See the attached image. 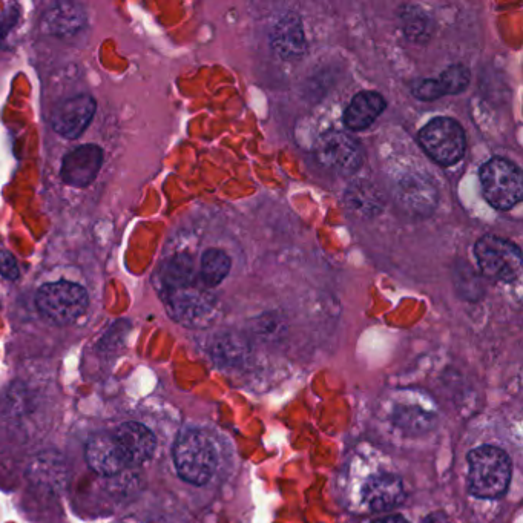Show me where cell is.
Returning <instances> with one entry per match:
<instances>
[{
	"label": "cell",
	"mask_w": 523,
	"mask_h": 523,
	"mask_svg": "<svg viewBox=\"0 0 523 523\" xmlns=\"http://www.w3.org/2000/svg\"><path fill=\"white\" fill-rule=\"evenodd\" d=\"M468 485L471 494L481 499H497L508 490L511 479V461L502 448H476L468 454Z\"/></svg>",
	"instance_id": "1"
},
{
	"label": "cell",
	"mask_w": 523,
	"mask_h": 523,
	"mask_svg": "<svg viewBox=\"0 0 523 523\" xmlns=\"http://www.w3.org/2000/svg\"><path fill=\"white\" fill-rule=\"evenodd\" d=\"M174 461L181 479L189 484L204 485L217 467L214 442L203 431H185L175 442Z\"/></svg>",
	"instance_id": "2"
},
{
	"label": "cell",
	"mask_w": 523,
	"mask_h": 523,
	"mask_svg": "<svg viewBox=\"0 0 523 523\" xmlns=\"http://www.w3.org/2000/svg\"><path fill=\"white\" fill-rule=\"evenodd\" d=\"M36 304L39 312L51 323L68 326L86 312L89 297L85 287L70 281H57L37 290Z\"/></svg>",
	"instance_id": "3"
},
{
	"label": "cell",
	"mask_w": 523,
	"mask_h": 523,
	"mask_svg": "<svg viewBox=\"0 0 523 523\" xmlns=\"http://www.w3.org/2000/svg\"><path fill=\"white\" fill-rule=\"evenodd\" d=\"M162 297L169 316L181 326L206 329L217 320V300L197 286L169 290L163 292Z\"/></svg>",
	"instance_id": "4"
},
{
	"label": "cell",
	"mask_w": 523,
	"mask_h": 523,
	"mask_svg": "<svg viewBox=\"0 0 523 523\" xmlns=\"http://www.w3.org/2000/svg\"><path fill=\"white\" fill-rule=\"evenodd\" d=\"M474 255L488 280L513 283L522 274V252L505 238L484 235L474 246Z\"/></svg>",
	"instance_id": "5"
},
{
	"label": "cell",
	"mask_w": 523,
	"mask_h": 523,
	"mask_svg": "<svg viewBox=\"0 0 523 523\" xmlns=\"http://www.w3.org/2000/svg\"><path fill=\"white\" fill-rule=\"evenodd\" d=\"M419 143L425 154L441 166L461 162L467 148L464 129L450 117H438L427 123L419 132Z\"/></svg>",
	"instance_id": "6"
},
{
	"label": "cell",
	"mask_w": 523,
	"mask_h": 523,
	"mask_svg": "<svg viewBox=\"0 0 523 523\" xmlns=\"http://www.w3.org/2000/svg\"><path fill=\"white\" fill-rule=\"evenodd\" d=\"M484 197L499 211L513 209L522 200V172L510 160L493 158L481 169Z\"/></svg>",
	"instance_id": "7"
},
{
	"label": "cell",
	"mask_w": 523,
	"mask_h": 523,
	"mask_svg": "<svg viewBox=\"0 0 523 523\" xmlns=\"http://www.w3.org/2000/svg\"><path fill=\"white\" fill-rule=\"evenodd\" d=\"M315 157L324 168L341 174H352L361 168V145L344 132H327L315 145Z\"/></svg>",
	"instance_id": "8"
},
{
	"label": "cell",
	"mask_w": 523,
	"mask_h": 523,
	"mask_svg": "<svg viewBox=\"0 0 523 523\" xmlns=\"http://www.w3.org/2000/svg\"><path fill=\"white\" fill-rule=\"evenodd\" d=\"M96 109V99L89 94H79L63 100L51 114V126L63 139H79L93 122Z\"/></svg>",
	"instance_id": "9"
},
{
	"label": "cell",
	"mask_w": 523,
	"mask_h": 523,
	"mask_svg": "<svg viewBox=\"0 0 523 523\" xmlns=\"http://www.w3.org/2000/svg\"><path fill=\"white\" fill-rule=\"evenodd\" d=\"M103 149L99 145H82L66 154L60 166V177L66 185L88 188L93 185L103 166Z\"/></svg>",
	"instance_id": "10"
},
{
	"label": "cell",
	"mask_w": 523,
	"mask_h": 523,
	"mask_svg": "<svg viewBox=\"0 0 523 523\" xmlns=\"http://www.w3.org/2000/svg\"><path fill=\"white\" fill-rule=\"evenodd\" d=\"M114 439L126 468L137 467L151 459L157 447L152 431L137 422L120 425L114 433Z\"/></svg>",
	"instance_id": "11"
},
{
	"label": "cell",
	"mask_w": 523,
	"mask_h": 523,
	"mask_svg": "<svg viewBox=\"0 0 523 523\" xmlns=\"http://www.w3.org/2000/svg\"><path fill=\"white\" fill-rule=\"evenodd\" d=\"M88 17L82 5L60 2L48 8L40 20V31L48 36L70 37L86 27Z\"/></svg>",
	"instance_id": "12"
},
{
	"label": "cell",
	"mask_w": 523,
	"mask_h": 523,
	"mask_svg": "<svg viewBox=\"0 0 523 523\" xmlns=\"http://www.w3.org/2000/svg\"><path fill=\"white\" fill-rule=\"evenodd\" d=\"M272 47L283 59H298L306 53V36L297 14H286L278 20L272 31Z\"/></svg>",
	"instance_id": "13"
},
{
	"label": "cell",
	"mask_w": 523,
	"mask_h": 523,
	"mask_svg": "<svg viewBox=\"0 0 523 523\" xmlns=\"http://www.w3.org/2000/svg\"><path fill=\"white\" fill-rule=\"evenodd\" d=\"M404 500L401 479L393 474L370 477L364 485V502L373 511H387L398 507Z\"/></svg>",
	"instance_id": "14"
},
{
	"label": "cell",
	"mask_w": 523,
	"mask_h": 523,
	"mask_svg": "<svg viewBox=\"0 0 523 523\" xmlns=\"http://www.w3.org/2000/svg\"><path fill=\"white\" fill-rule=\"evenodd\" d=\"M387 108L384 97L375 91H362L353 97L344 112V125L352 131H364L375 123Z\"/></svg>",
	"instance_id": "15"
},
{
	"label": "cell",
	"mask_w": 523,
	"mask_h": 523,
	"mask_svg": "<svg viewBox=\"0 0 523 523\" xmlns=\"http://www.w3.org/2000/svg\"><path fill=\"white\" fill-rule=\"evenodd\" d=\"M86 459L102 476H114L126 468L114 436H94L86 447Z\"/></svg>",
	"instance_id": "16"
},
{
	"label": "cell",
	"mask_w": 523,
	"mask_h": 523,
	"mask_svg": "<svg viewBox=\"0 0 523 523\" xmlns=\"http://www.w3.org/2000/svg\"><path fill=\"white\" fill-rule=\"evenodd\" d=\"M195 280H197V274H195L194 261L188 255L169 258L157 272L160 293L195 286Z\"/></svg>",
	"instance_id": "17"
},
{
	"label": "cell",
	"mask_w": 523,
	"mask_h": 523,
	"mask_svg": "<svg viewBox=\"0 0 523 523\" xmlns=\"http://www.w3.org/2000/svg\"><path fill=\"white\" fill-rule=\"evenodd\" d=\"M232 261L221 249H208L201 257L200 278L206 287H217L231 272Z\"/></svg>",
	"instance_id": "18"
},
{
	"label": "cell",
	"mask_w": 523,
	"mask_h": 523,
	"mask_svg": "<svg viewBox=\"0 0 523 523\" xmlns=\"http://www.w3.org/2000/svg\"><path fill=\"white\" fill-rule=\"evenodd\" d=\"M346 200L349 208L359 215H375L376 209L381 208L378 191L369 183H355L347 192Z\"/></svg>",
	"instance_id": "19"
},
{
	"label": "cell",
	"mask_w": 523,
	"mask_h": 523,
	"mask_svg": "<svg viewBox=\"0 0 523 523\" xmlns=\"http://www.w3.org/2000/svg\"><path fill=\"white\" fill-rule=\"evenodd\" d=\"M470 70L467 66L456 65L448 66L447 70L439 76L438 85L442 96H454V94L464 93L470 85Z\"/></svg>",
	"instance_id": "20"
},
{
	"label": "cell",
	"mask_w": 523,
	"mask_h": 523,
	"mask_svg": "<svg viewBox=\"0 0 523 523\" xmlns=\"http://www.w3.org/2000/svg\"><path fill=\"white\" fill-rule=\"evenodd\" d=\"M412 93L416 99L422 100V102H433V100H439L444 97L436 79L416 80L412 86Z\"/></svg>",
	"instance_id": "21"
},
{
	"label": "cell",
	"mask_w": 523,
	"mask_h": 523,
	"mask_svg": "<svg viewBox=\"0 0 523 523\" xmlns=\"http://www.w3.org/2000/svg\"><path fill=\"white\" fill-rule=\"evenodd\" d=\"M0 275L10 281L19 280L20 270L16 258L10 250L0 244Z\"/></svg>",
	"instance_id": "22"
},
{
	"label": "cell",
	"mask_w": 523,
	"mask_h": 523,
	"mask_svg": "<svg viewBox=\"0 0 523 523\" xmlns=\"http://www.w3.org/2000/svg\"><path fill=\"white\" fill-rule=\"evenodd\" d=\"M17 20H19V8L16 5H10L0 13V43L16 27Z\"/></svg>",
	"instance_id": "23"
},
{
	"label": "cell",
	"mask_w": 523,
	"mask_h": 523,
	"mask_svg": "<svg viewBox=\"0 0 523 523\" xmlns=\"http://www.w3.org/2000/svg\"><path fill=\"white\" fill-rule=\"evenodd\" d=\"M376 523H408L407 520L402 516H389L384 519L378 520Z\"/></svg>",
	"instance_id": "24"
},
{
	"label": "cell",
	"mask_w": 523,
	"mask_h": 523,
	"mask_svg": "<svg viewBox=\"0 0 523 523\" xmlns=\"http://www.w3.org/2000/svg\"><path fill=\"white\" fill-rule=\"evenodd\" d=\"M427 523H433V522H430V520H428V522H427Z\"/></svg>",
	"instance_id": "25"
}]
</instances>
